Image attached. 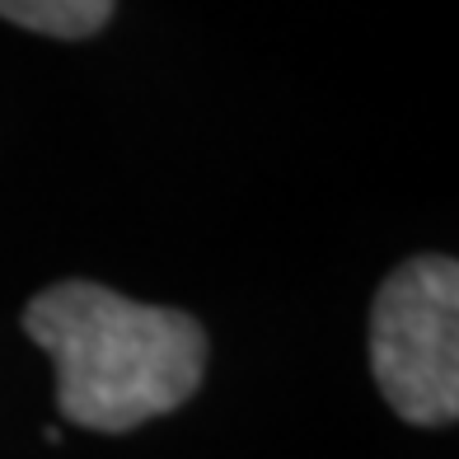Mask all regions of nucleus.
I'll use <instances>...</instances> for the list:
<instances>
[{"label": "nucleus", "mask_w": 459, "mask_h": 459, "mask_svg": "<svg viewBox=\"0 0 459 459\" xmlns=\"http://www.w3.org/2000/svg\"><path fill=\"white\" fill-rule=\"evenodd\" d=\"M24 333L56 366V408L85 431H136L183 408L206 375V328L99 281H56L24 309Z\"/></svg>", "instance_id": "obj_1"}, {"label": "nucleus", "mask_w": 459, "mask_h": 459, "mask_svg": "<svg viewBox=\"0 0 459 459\" xmlns=\"http://www.w3.org/2000/svg\"><path fill=\"white\" fill-rule=\"evenodd\" d=\"M370 370L412 427L459 417V263L422 254L385 277L370 309Z\"/></svg>", "instance_id": "obj_2"}, {"label": "nucleus", "mask_w": 459, "mask_h": 459, "mask_svg": "<svg viewBox=\"0 0 459 459\" xmlns=\"http://www.w3.org/2000/svg\"><path fill=\"white\" fill-rule=\"evenodd\" d=\"M0 19L43 38H94L113 19V0H0Z\"/></svg>", "instance_id": "obj_3"}]
</instances>
